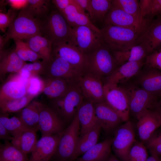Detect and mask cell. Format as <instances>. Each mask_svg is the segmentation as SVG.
<instances>
[{
    "label": "cell",
    "mask_w": 161,
    "mask_h": 161,
    "mask_svg": "<svg viewBox=\"0 0 161 161\" xmlns=\"http://www.w3.org/2000/svg\"><path fill=\"white\" fill-rule=\"evenodd\" d=\"M75 3L69 6L63 11L61 12L64 16L69 24L73 27L74 20L76 15L79 12H85L76 3Z\"/></svg>",
    "instance_id": "cell-44"
},
{
    "label": "cell",
    "mask_w": 161,
    "mask_h": 161,
    "mask_svg": "<svg viewBox=\"0 0 161 161\" xmlns=\"http://www.w3.org/2000/svg\"><path fill=\"white\" fill-rule=\"evenodd\" d=\"M77 26H86L97 32L101 33L100 30L93 24L88 16L84 12H79L76 15L72 27Z\"/></svg>",
    "instance_id": "cell-43"
},
{
    "label": "cell",
    "mask_w": 161,
    "mask_h": 161,
    "mask_svg": "<svg viewBox=\"0 0 161 161\" xmlns=\"http://www.w3.org/2000/svg\"><path fill=\"white\" fill-rule=\"evenodd\" d=\"M62 132L42 136L31 152L29 161H49L56 152Z\"/></svg>",
    "instance_id": "cell-13"
},
{
    "label": "cell",
    "mask_w": 161,
    "mask_h": 161,
    "mask_svg": "<svg viewBox=\"0 0 161 161\" xmlns=\"http://www.w3.org/2000/svg\"><path fill=\"white\" fill-rule=\"evenodd\" d=\"M65 94L52 99L50 102L49 108L59 117H62Z\"/></svg>",
    "instance_id": "cell-45"
},
{
    "label": "cell",
    "mask_w": 161,
    "mask_h": 161,
    "mask_svg": "<svg viewBox=\"0 0 161 161\" xmlns=\"http://www.w3.org/2000/svg\"><path fill=\"white\" fill-rule=\"evenodd\" d=\"M41 27V20L23 9L8 28L4 36V43L11 39L23 40L35 35H42Z\"/></svg>",
    "instance_id": "cell-4"
},
{
    "label": "cell",
    "mask_w": 161,
    "mask_h": 161,
    "mask_svg": "<svg viewBox=\"0 0 161 161\" xmlns=\"http://www.w3.org/2000/svg\"><path fill=\"white\" fill-rule=\"evenodd\" d=\"M5 44L4 41V37L1 35H0V51L3 50L4 46Z\"/></svg>",
    "instance_id": "cell-57"
},
{
    "label": "cell",
    "mask_w": 161,
    "mask_h": 161,
    "mask_svg": "<svg viewBox=\"0 0 161 161\" xmlns=\"http://www.w3.org/2000/svg\"><path fill=\"white\" fill-rule=\"evenodd\" d=\"M52 56L61 58L83 74L85 71V54L69 43L53 47Z\"/></svg>",
    "instance_id": "cell-16"
},
{
    "label": "cell",
    "mask_w": 161,
    "mask_h": 161,
    "mask_svg": "<svg viewBox=\"0 0 161 161\" xmlns=\"http://www.w3.org/2000/svg\"><path fill=\"white\" fill-rule=\"evenodd\" d=\"M137 44L145 48L148 55L161 47V16L151 21L140 34Z\"/></svg>",
    "instance_id": "cell-15"
},
{
    "label": "cell",
    "mask_w": 161,
    "mask_h": 161,
    "mask_svg": "<svg viewBox=\"0 0 161 161\" xmlns=\"http://www.w3.org/2000/svg\"><path fill=\"white\" fill-rule=\"evenodd\" d=\"M101 129L98 123L80 135L75 153L70 161H74L97 143Z\"/></svg>",
    "instance_id": "cell-24"
},
{
    "label": "cell",
    "mask_w": 161,
    "mask_h": 161,
    "mask_svg": "<svg viewBox=\"0 0 161 161\" xmlns=\"http://www.w3.org/2000/svg\"><path fill=\"white\" fill-rule=\"evenodd\" d=\"M78 83L85 99L94 104L105 101L102 79L85 72L79 78Z\"/></svg>",
    "instance_id": "cell-11"
},
{
    "label": "cell",
    "mask_w": 161,
    "mask_h": 161,
    "mask_svg": "<svg viewBox=\"0 0 161 161\" xmlns=\"http://www.w3.org/2000/svg\"><path fill=\"white\" fill-rule=\"evenodd\" d=\"M75 1L84 11H87L89 17L91 20L92 10L90 0H75Z\"/></svg>",
    "instance_id": "cell-51"
},
{
    "label": "cell",
    "mask_w": 161,
    "mask_h": 161,
    "mask_svg": "<svg viewBox=\"0 0 161 161\" xmlns=\"http://www.w3.org/2000/svg\"><path fill=\"white\" fill-rule=\"evenodd\" d=\"M161 16V0H151L149 14L146 19L150 21L155 16Z\"/></svg>",
    "instance_id": "cell-46"
},
{
    "label": "cell",
    "mask_w": 161,
    "mask_h": 161,
    "mask_svg": "<svg viewBox=\"0 0 161 161\" xmlns=\"http://www.w3.org/2000/svg\"><path fill=\"white\" fill-rule=\"evenodd\" d=\"M85 54L84 73H91L102 79L108 76L118 67L112 51L104 44Z\"/></svg>",
    "instance_id": "cell-2"
},
{
    "label": "cell",
    "mask_w": 161,
    "mask_h": 161,
    "mask_svg": "<svg viewBox=\"0 0 161 161\" xmlns=\"http://www.w3.org/2000/svg\"><path fill=\"white\" fill-rule=\"evenodd\" d=\"M43 80L44 86L42 92L51 99L65 94L73 84L64 79L56 78L47 77V78Z\"/></svg>",
    "instance_id": "cell-28"
},
{
    "label": "cell",
    "mask_w": 161,
    "mask_h": 161,
    "mask_svg": "<svg viewBox=\"0 0 161 161\" xmlns=\"http://www.w3.org/2000/svg\"><path fill=\"white\" fill-rule=\"evenodd\" d=\"M80 133V126L77 114L64 131L55 154L61 161H70L76 149Z\"/></svg>",
    "instance_id": "cell-6"
},
{
    "label": "cell",
    "mask_w": 161,
    "mask_h": 161,
    "mask_svg": "<svg viewBox=\"0 0 161 161\" xmlns=\"http://www.w3.org/2000/svg\"><path fill=\"white\" fill-rule=\"evenodd\" d=\"M52 2L60 12L69 6L75 3V0H53Z\"/></svg>",
    "instance_id": "cell-50"
},
{
    "label": "cell",
    "mask_w": 161,
    "mask_h": 161,
    "mask_svg": "<svg viewBox=\"0 0 161 161\" xmlns=\"http://www.w3.org/2000/svg\"><path fill=\"white\" fill-rule=\"evenodd\" d=\"M145 64L147 67L161 71V47L147 56Z\"/></svg>",
    "instance_id": "cell-42"
},
{
    "label": "cell",
    "mask_w": 161,
    "mask_h": 161,
    "mask_svg": "<svg viewBox=\"0 0 161 161\" xmlns=\"http://www.w3.org/2000/svg\"><path fill=\"white\" fill-rule=\"evenodd\" d=\"M112 52L119 66L128 62L143 60L148 55L145 48L139 44L125 51Z\"/></svg>",
    "instance_id": "cell-31"
},
{
    "label": "cell",
    "mask_w": 161,
    "mask_h": 161,
    "mask_svg": "<svg viewBox=\"0 0 161 161\" xmlns=\"http://www.w3.org/2000/svg\"><path fill=\"white\" fill-rule=\"evenodd\" d=\"M70 44L86 54L104 43L101 33L84 26L72 27Z\"/></svg>",
    "instance_id": "cell-7"
},
{
    "label": "cell",
    "mask_w": 161,
    "mask_h": 161,
    "mask_svg": "<svg viewBox=\"0 0 161 161\" xmlns=\"http://www.w3.org/2000/svg\"><path fill=\"white\" fill-rule=\"evenodd\" d=\"M122 87L128 97L130 112L136 117L145 111L154 109L158 99V95L134 84Z\"/></svg>",
    "instance_id": "cell-5"
},
{
    "label": "cell",
    "mask_w": 161,
    "mask_h": 161,
    "mask_svg": "<svg viewBox=\"0 0 161 161\" xmlns=\"http://www.w3.org/2000/svg\"><path fill=\"white\" fill-rule=\"evenodd\" d=\"M112 139L97 143L78 159V161H108L110 156Z\"/></svg>",
    "instance_id": "cell-26"
},
{
    "label": "cell",
    "mask_w": 161,
    "mask_h": 161,
    "mask_svg": "<svg viewBox=\"0 0 161 161\" xmlns=\"http://www.w3.org/2000/svg\"><path fill=\"white\" fill-rule=\"evenodd\" d=\"M104 90L105 101L116 111L123 122L129 121L130 112L129 102L123 88L105 83Z\"/></svg>",
    "instance_id": "cell-8"
},
{
    "label": "cell",
    "mask_w": 161,
    "mask_h": 161,
    "mask_svg": "<svg viewBox=\"0 0 161 161\" xmlns=\"http://www.w3.org/2000/svg\"><path fill=\"white\" fill-rule=\"evenodd\" d=\"M112 4L141 21L148 20L142 17L138 0H112Z\"/></svg>",
    "instance_id": "cell-35"
},
{
    "label": "cell",
    "mask_w": 161,
    "mask_h": 161,
    "mask_svg": "<svg viewBox=\"0 0 161 161\" xmlns=\"http://www.w3.org/2000/svg\"><path fill=\"white\" fill-rule=\"evenodd\" d=\"M135 133L131 122L128 121L119 126L112 139V146L116 155L126 161L130 149L136 141Z\"/></svg>",
    "instance_id": "cell-9"
},
{
    "label": "cell",
    "mask_w": 161,
    "mask_h": 161,
    "mask_svg": "<svg viewBox=\"0 0 161 161\" xmlns=\"http://www.w3.org/2000/svg\"><path fill=\"white\" fill-rule=\"evenodd\" d=\"M77 114L80 126V135L99 123L95 114L94 104L85 99Z\"/></svg>",
    "instance_id": "cell-22"
},
{
    "label": "cell",
    "mask_w": 161,
    "mask_h": 161,
    "mask_svg": "<svg viewBox=\"0 0 161 161\" xmlns=\"http://www.w3.org/2000/svg\"><path fill=\"white\" fill-rule=\"evenodd\" d=\"M103 22L104 24L131 29L141 34L147 28L151 21L148 20L141 21L112 5Z\"/></svg>",
    "instance_id": "cell-10"
},
{
    "label": "cell",
    "mask_w": 161,
    "mask_h": 161,
    "mask_svg": "<svg viewBox=\"0 0 161 161\" xmlns=\"http://www.w3.org/2000/svg\"><path fill=\"white\" fill-rule=\"evenodd\" d=\"M6 1L11 8L17 11L25 8L28 3V0H7Z\"/></svg>",
    "instance_id": "cell-49"
},
{
    "label": "cell",
    "mask_w": 161,
    "mask_h": 161,
    "mask_svg": "<svg viewBox=\"0 0 161 161\" xmlns=\"http://www.w3.org/2000/svg\"><path fill=\"white\" fill-rule=\"evenodd\" d=\"M48 64L43 61L31 63H26L18 73L23 78L27 79L33 76L45 74Z\"/></svg>",
    "instance_id": "cell-38"
},
{
    "label": "cell",
    "mask_w": 161,
    "mask_h": 161,
    "mask_svg": "<svg viewBox=\"0 0 161 161\" xmlns=\"http://www.w3.org/2000/svg\"><path fill=\"white\" fill-rule=\"evenodd\" d=\"M15 44V51L18 56L26 62L29 61L25 49V42L21 40H14Z\"/></svg>",
    "instance_id": "cell-47"
},
{
    "label": "cell",
    "mask_w": 161,
    "mask_h": 161,
    "mask_svg": "<svg viewBox=\"0 0 161 161\" xmlns=\"http://www.w3.org/2000/svg\"><path fill=\"white\" fill-rule=\"evenodd\" d=\"M50 0H28V3L23 9L35 18L41 20L49 14Z\"/></svg>",
    "instance_id": "cell-34"
},
{
    "label": "cell",
    "mask_w": 161,
    "mask_h": 161,
    "mask_svg": "<svg viewBox=\"0 0 161 161\" xmlns=\"http://www.w3.org/2000/svg\"><path fill=\"white\" fill-rule=\"evenodd\" d=\"M108 161H120L115 156L110 155Z\"/></svg>",
    "instance_id": "cell-58"
},
{
    "label": "cell",
    "mask_w": 161,
    "mask_h": 161,
    "mask_svg": "<svg viewBox=\"0 0 161 161\" xmlns=\"http://www.w3.org/2000/svg\"><path fill=\"white\" fill-rule=\"evenodd\" d=\"M24 40L31 49L41 57L43 61L49 64L52 57L53 49L52 44L49 40L41 35Z\"/></svg>",
    "instance_id": "cell-25"
},
{
    "label": "cell",
    "mask_w": 161,
    "mask_h": 161,
    "mask_svg": "<svg viewBox=\"0 0 161 161\" xmlns=\"http://www.w3.org/2000/svg\"><path fill=\"white\" fill-rule=\"evenodd\" d=\"M148 157L147 149L143 143L135 141L126 161H146Z\"/></svg>",
    "instance_id": "cell-39"
},
{
    "label": "cell",
    "mask_w": 161,
    "mask_h": 161,
    "mask_svg": "<svg viewBox=\"0 0 161 161\" xmlns=\"http://www.w3.org/2000/svg\"><path fill=\"white\" fill-rule=\"evenodd\" d=\"M151 155L148 157L146 161H161L159 155L153 152H150Z\"/></svg>",
    "instance_id": "cell-54"
},
{
    "label": "cell",
    "mask_w": 161,
    "mask_h": 161,
    "mask_svg": "<svg viewBox=\"0 0 161 161\" xmlns=\"http://www.w3.org/2000/svg\"><path fill=\"white\" fill-rule=\"evenodd\" d=\"M17 11L10 8L6 13L0 12V29L4 32L17 17Z\"/></svg>",
    "instance_id": "cell-41"
},
{
    "label": "cell",
    "mask_w": 161,
    "mask_h": 161,
    "mask_svg": "<svg viewBox=\"0 0 161 161\" xmlns=\"http://www.w3.org/2000/svg\"><path fill=\"white\" fill-rule=\"evenodd\" d=\"M147 142V147L148 149L161 144V134L157 136L151 137Z\"/></svg>",
    "instance_id": "cell-53"
},
{
    "label": "cell",
    "mask_w": 161,
    "mask_h": 161,
    "mask_svg": "<svg viewBox=\"0 0 161 161\" xmlns=\"http://www.w3.org/2000/svg\"><path fill=\"white\" fill-rule=\"evenodd\" d=\"M159 98H161V92L158 95Z\"/></svg>",
    "instance_id": "cell-59"
},
{
    "label": "cell",
    "mask_w": 161,
    "mask_h": 161,
    "mask_svg": "<svg viewBox=\"0 0 161 161\" xmlns=\"http://www.w3.org/2000/svg\"><path fill=\"white\" fill-rule=\"evenodd\" d=\"M27 81L18 73L8 78L0 88V101L18 99L26 95Z\"/></svg>",
    "instance_id": "cell-18"
},
{
    "label": "cell",
    "mask_w": 161,
    "mask_h": 161,
    "mask_svg": "<svg viewBox=\"0 0 161 161\" xmlns=\"http://www.w3.org/2000/svg\"><path fill=\"white\" fill-rule=\"evenodd\" d=\"M35 97L27 94L16 99L0 101V110L2 114L18 112L31 102Z\"/></svg>",
    "instance_id": "cell-32"
},
{
    "label": "cell",
    "mask_w": 161,
    "mask_h": 161,
    "mask_svg": "<svg viewBox=\"0 0 161 161\" xmlns=\"http://www.w3.org/2000/svg\"><path fill=\"white\" fill-rule=\"evenodd\" d=\"M104 43L112 51L127 50L137 44L140 33L133 30L104 24L100 30Z\"/></svg>",
    "instance_id": "cell-3"
},
{
    "label": "cell",
    "mask_w": 161,
    "mask_h": 161,
    "mask_svg": "<svg viewBox=\"0 0 161 161\" xmlns=\"http://www.w3.org/2000/svg\"><path fill=\"white\" fill-rule=\"evenodd\" d=\"M147 68L148 69L139 78L138 83L144 90L158 96L161 92V71Z\"/></svg>",
    "instance_id": "cell-27"
},
{
    "label": "cell",
    "mask_w": 161,
    "mask_h": 161,
    "mask_svg": "<svg viewBox=\"0 0 161 161\" xmlns=\"http://www.w3.org/2000/svg\"><path fill=\"white\" fill-rule=\"evenodd\" d=\"M95 114L102 129L108 132L122 122L118 114L105 101L94 104Z\"/></svg>",
    "instance_id": "cell-19"
},
{
    "label": "cell",
    "mask_w": 161,
    "mask_h": 161,
    "mask_svg": "<svg viewBox=\"0 0 161 161\" xmlns=\"http://www.w3.org/2000/svg\"><path fill=\"white\" fill-rule=\"evenodd\" d=\"M41 104L38 101H32L18 112V117L29 129L38 130V126Z\"/></svg>",
    "instance_id": "cell-29"
},
{
    "label": "cell",
    "mask_w": 161,
    "mask_h": 161,
    "mask_svg": "<svg viewBox=\"0 0 161 161\" xmlns=\"http://www.w3.org/2000/svg\"><path fill=\"white\" fill-rule=\"evenodd\" d=\"M0 123L13 137L25 130L30 129L24 125L18 117L13 116L9 118L5 114H1Z\"/></svg>",
    "instance_id": "cell-36"
},
{
    "label": "cell",
    "mask_w": 161,
    "mask_h": 161,
    "mask_svg": "<svg viewBox=\"0 0 161 161\" xmlns=\"http://www.w3.org/2000/svg\"><path fill=\"white\" fill-rule=\"evenodd\" d=\"M144 60L128 62L119 66L107 77L105 83L116 86L123 84L139 72L145 64Z\"/></svg>",
    "instance_id": "cell-20"
},
{
    "label": "cell",
    "mask_w": 161,
    "mask_h": 161,
    "mask_svg": "<svg viewBox=\"0 0 161 161\" xmlns=\"http://www.w3.org/2000/svg\"><path fill=\"white\" fill-rule=\"evenodd\" d=\"M44 86L43 79L38 76H33L28 79L26 84L27 94L35 97L42 92Z\"/></svg>",
    "instance_id": "cell-40"
},
{
    "label": "cell",
    "mask_w": 161,
    "mask_h": 161,
    "mask_svg": "<svg viewBox=\"0 0 161 161\" xmlns=\"http://www.w3.org/2000/svg\"><path fill=\"white\" fill-rule=\"evenodd\" d=\"M150 152H153L160 155L161 154V144L149 149Z\"/></svg>",
    "instance_id": "cell-56"
},
{
    "label": "cell",
    "mask_w": 161,
    "mask_h": 161,
    "mask_svg": "<svg viewBox=\"0 0 161 161\" xmlns=\"http://www.w3.org/2000/svg\"><path fill=\"white\" fill-rule=\"evenodd\" d=\"M64 123L49 107L42 103L38 129L42 136L55 134L63 131Z\"/></svg>",
    "instance_id": "cell-14"
},
{
    "label": "cell",
    "mask_w": 161,
    "mask_h": 161,
    "mask_svg": "<svg viewBox=\"0 0 161 161\" xmlns=\"http://www.w3.org/2000/svg\"><path fill=\"white\" fill-rule=\"evenodd\" d=\"M153 110L156 112L161 117V98H158Z\"/></svg>",
    "instance_id": "cell-55"
},
{
    "label": "cell",
    "mask_w": 161,
    "mask_h": 161,
    "mask_svg": "<svg viewBox=\"0 0 161 161\" xmlns=\"http://www.w3.org/2000/svg\"><path fill=\"white\" fill-rule=\"evenodd\" d=\"M0 161H29L27 154L5 140L0 149Z\"/></svg>",
    "instance_id": "cell-33"
},
{
    "label": "cell",
    "mask_w": 161,
    "mask_h": 161,
    "mask_svg": "<svg viewBox=\"0 0 161 161\" xmlns=\"http://www.w3.org/2000/svg\"><path fill=\"white\" fill-rule=\"evenodd\" d=\"M37 130L28 129L13 137L11 143L24 154H27L33 151L37 141Z\"/></svg>",
    "instance_id": "cell-30"
},
{
    "label": "cell",
    "mask_w": 161,
    "mask_h": 161,
    "mask_svg": "<svg viewBox=\"0 0 161 161\" xmlns=\"http://www.w3.org/2000/svg\"><path fill=\"white\" fill-rule=\"evenodd\" d=\"M84 99L78 82L72 84L65 95L62 117L67 120L73 118Z\"/></svg>",
    "instance_id": "cell-21"
},
{
    "label": "cell",
    "mask_w": 161,
    "mask_h": 161,
    "mask_svg": "<svg viewBox=\"0 0 161 161\" xmlns=\"http://www.w3.org/2000/svg\"><path fill=\"white\" fill-rule=\"evenodd\" d=\"M137 126L140 138L148 142L155 131L161 126V117L153 110H148L137 117Z\"/></svg>",
    "instance_id": "cell-17"
},
{
    "label": "cell",
    "mask_w": 161,
    "mask_h": 161,
    "mask_svg": "<svg viewBox=\"0 0 161 161\" xmlns=\"http://www.w3.org/2000/svg\"><path fill=\"white\" fill-rule=\"evenodd\" d=\"M13 136L5 127L0 123V138L5 140H12Z\"/></svg>",
    "instance_id": "cell-52"
},
{
    "label": "cell",
    "mask_w": 161,
    "mask_h": 161,
    "mask_svg": "<svg viewBox=\"0 0 161 161\" xmlns=\"http://www.w3.org/2000/svg\"><path fill=\"white\" fill-rule=\"evenodd\" d=\"M61 161L57 160H53V161Z\"/></svg>",
    "instance_id": "cell-60"
},
{
    "label": "cell",
    "mask_w": 161,
    "mask_h": 161,
    "mask_svg": "<svg viewBox=\"0 0 161 161\" xmlns=\"http://www.w3.org/2000/svg\"><path fill=\"white\" fill-rule=\"evenodd\" d=\"M92 10L91 20L104 21L112 6L111 0H90Z\"/></svg>",
    "instance_id": "cell-37"
},
{
    "label": "cell",
    "mask_w": 161,
    "mask_h": 161,
    "mask_svg": "<svg viewBox=\"0 0 161 161\" xmlns=\"http://www.w3.org/2000/svg\"><path fill=\"white\" fill-rule=\"evenodd\" d=\"M26 63L17 55L15 49L9 52L3 49L0 51V77L8 74L18 73Z\"/></svg>",
    "instance_id": "cell-23"
},
{
    "label": "cell",
    "mask_w": 161,
    "mask_h": 161,
    "mask_svg": "<svg viewBox=\"0 0 161 161\" xmlns=\"http://www.w3.org/2000/svg\"><path fill=\"white\" fill-rule=\"evenodd\" d=\"M82 74L65 60L56 56H52L45 73L47 77L62 78L71 83L78 82Z\"/></svg>",
    "instance_id": "cell-12"
},
{
    "label": "cell",
    "mask_w": 161,
    "mask_h": 161,
    "mask_svg": "<svg viewBox=\"0 0 161 161\" xmlns=\"http://www.w3.org/2000/svg\"><path fill=\"white\" fill-rule=\"evenodd\" d=\"M139 2L142 16L146 19L149 13L151 0H140Z\"/></svg>",
    "instance_id": "cell-48"
},
{
    "label": "cell",
    "mask_w": 161,
    "mask_h": 161,
    "mask_svg": "<svg viewBox=\"0 0 161 161\" xmlns=\"http://www.w3.org/2000/svg\"><path fill=\"white\" fill-rule=\"evenodd\" d=\"M41 22L42 35L51 42L52 47L70 43L72 27L58 10L51 11Z\"/></svg>",
    "instance_id": "cell-1"
}]
</instances>
